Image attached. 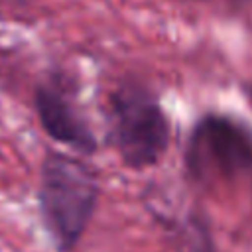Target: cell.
Returning a JSON list of instances; mask_svg holds the SVG:
<instances>
[{
	"label": "cell",
	"mask_w": 252,
	"mask_h": 252,
	"mask_svg": "<svg viewBox=\"0 0 252 252\" xmlns=\"http://www.w3.org/2000/svg\"><path fill=\"white\" fill-rule=\"evenodd\" d=\"M102 183L96 167L71 152L47 150L37 175V211L55 252H75L96 215Z\"/></svg>",
	"instance_id": "6da1fadb"
},
{
	"label": "cell",
	"mask_w": 252,
	"mask_h": 252,
	"mask_svg": "<svg viewBox=\"0 0 252 252\" xmlns=\"http://www.w3.org/2000/svg\"><path fill=\"white\" fill-rule=\"evenodd\" d=\"M104 142L124 167H158L169 152L173 126L158 94L146 81L126 77L108 93L104 104Z\"/></svg>",
	"instance_id": "7a4b0ae2"
},
{
	"label": "cell",
	"mask_w": 252,
	"mask_h": 252,
	"mask_svg": "<svg viewBox=\"0 0 252 252\" xmlns=\"http://www.w3.org/2000/svg\"><path fill=\"white\" fill-rule=\"evenodd\" d=\"M183 171L195 185L252 175V124L224 110L201 112L183 144Z\"/></svg>",
	"instance_id": "3957f363"
},
{
	"label": "cell",
	"mask_w": 252,
	"mask_h": 252,
	"mask_svg": "<svg viewBox=\"0 0 252 252\" xmlns=\"http://www.w3.org/2000/svg\"><path fill=\"white\" fill-rule=\"evenodd\" d=\"M32 104L37 124L49 140L81 158L98 152V138L77 100V87L65 71L53 69L39 79L33 87Z\"/></svg>",
	"instance_id": "277c9868"
},
{
	"label": "cell",
	"mask_w": 252,
	"mask_h": 252,
	"mask_svg": "<svg viewBox=\"0 0 252 252\" xmlns=\"http://www.w3.org/2000/svg\"><path fill=\"white\" fill-rule=\"evenodd\" d=\"M242 93H244V96H246V100L250 102V108H252V81L242 83Z\"/></svg>",
	"instance_id": "5b68a950"
},
{
	"label": "cell",
	"mask_w": 252,
	"mask_h": 252,
	"mask_svg": "<svg viewBox=\"0 0 252 252\" xmlns=\"http://www.w3.org/2000/svg\"><path fill=\"white\" fill-rule=\"evenodd\" d=\"M232 2H236V6H248L252 0H232Z\"/></svg>",
	"instance_id": "8992f818"
}]
</instances>
